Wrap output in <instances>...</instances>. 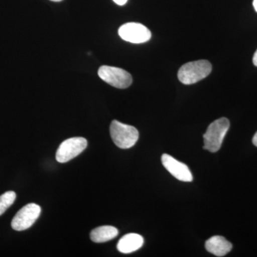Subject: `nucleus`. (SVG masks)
<instances>
[{
  "label": "nucleus",
  "mask_w": 257,
  "mask_h": 257,
  "mask_svg": "<svg viewBox=\"0 0 257 257\" xmlns=\"http://www.w3.org/2000/svg\"><path fill=\"white\" fill-rule=\"evenodd\" d=\"M98 75L103 81L118 89H126L133 84V77L126 70L111 66H101Z\"/></svg>",
  "instance_id": "obj_4"
},
{
  "label": "nucleus",
  "mask_w": 257,
  "mask_h": 257,
  "mask_svg": "<svg viewBox=\"0 0 257 257\" xmlns=\"http://www.w3.org/2000/svg\"><path fill=\"white\" fill-rule=\"evenodd\" d=\"M253 8H254V9H255V10H256V12L257 13V0H253Z\"/></svg>",
  "instance_id": "obj_16"
},
{
  "label": "nucleus",
  "mask_w": 257,
  "mask_h": 257,
  "mask_svg": "<svg viewBox=\"0 0 257 257\" xmlns=\"http://www.w3.org/2000/svg\"><path fill=\"white\" fill-rule=\"evenodd\" d=\"M51 1H53V2H61V1H62V0H51Z\"/></svg>",
  "instance_id": "obj_17"
},
{
  "label": "nucleus",
  "mask_w": 257,
  "mask_h": 257,
  "mask_svg": "<svg viewBox=\"0 0 257 257\" xmlns=\"http://www.w3.org/2000/svg\"><path fill=\"white\" fill-rule=\"evenodd\" d=\"M118 33L123 40L134 44L145 43L152 37L151 32L147 27L136 23H128L121 25Z\"/></svg>",
  "instance_id": "obj_7"
},
{
  "label": "nucleus",
  "mask_w": 257,
  "mask_h": 257,
  "mask_svg": "<svg viewBox=\"0 0 257 257\" xmlns=\"http://www.w3.org/2000/svg\"><path fill=\"white\" fill-rule=\"evenodd\" d=\"M206 249L216 256H224L231 251L232 244L224 236H214L205 243Z\"/></svg>",
  "instance_id": "obj_9"
},
{
  "label": "nucleus",
  "mask_w": 257,
  "mask_h": 257,
  "mask_svg": "<svg viewBox=\"0 0 257 257\" xmlns=\"http://www.w3.org/2000/svg\"><path fill=\"white\" fill-rule=\"evenodd\" d=\"M252 143L253 145H254V146L257 147V132L256 134H255L254 136H253L252 139Z\"/></svg>",
  "instance_id": "obj_15"
},
{
  "label": "nucleus",
  "mask_w": 257,
  "mask_h": 257,
  "mask_svg": "<svg viewBox=\"0 0 257 257\" xmlns=\"http://www.w3.org/2000/svg\"><path fill=\"white\" fill-rule=\"evenodd\" d=\"M229 126V119L226 117H221L211 123L204 135V149L211 152L219 151Z\"/></svg>",
  "instance_id": "obj_2"
},
{
  "label": "nucleus",
  "mask_w": 257,
  "mask_h": 257,
  "mask_svg": "<svg viewBox=\"0 0 257 257\" xmlns=\"http://www.w3.org/2000/svg\"><path fill=\"white\" fill-rule=\"evenodd\" d=\"M116 5H120V6H123L127 3L128 0H113Z\"/></svg>",
  "instance_id": "obj_13"
},
{
  "label": "nucleus",
  "mask_w": 257,
  "mask_h": 257,
  "mask_svg": "<svg viewBox=\"0 0 257 257\" xmlns=\"http://www.w3.org/2000/svg\"><path fill=\"white\" fill-rule=\"evenodd\" d=\"M109 131L113 143L120 149L131 148L138 141V130L131 125L113 120Z\"/></svg>",
  "instance_id": "obj_3"
},
{
  "label": "nucleus",
  "mask_w": 257,
  "mask_h": 257,
  "mask_svg": "<svg viewBox=\"0 0 257 257\" xmlns=\"http://www.w3.org/2000/svg\"><path fill=\"white\" fill-rule=\"evenodd\" d=\"M41 207L35 203H30L22 208L12 221V227L16 231H24L31 227L38 219Z\"/></svg>",
  "instance_id": "obj_6"
},
{
  "label": "nucleus",
  "mask_w": 257,
  "mask_h": 257,
  "mask_svg": "<svg viewBox=\"0 0 257 257\" xmlns=\"http://www.w3.org/2000/svg\"><path fill=\"white\" fill-rule=\"evenodd\" d=\"M162 162L166 170L178 180L186 182L193 180L192 172L185 164L179 162L167 154L162 155Z\"/></svg>",
  "instance_id": "obj_8"
},
{
  "label": "nucleus",
  "mask_w": 257,
  "mask_h": 257,
  "mask_svg": "<svg viewBox=\"0 0 257 257\" xmlns=\"http://www.w3.org/2000/svg\"><path fill=\"white\" fill-rule=\"evenodd\" d=\"M16 197V193L13 191H8L0 196V216L3 215L7 209L13 205Z\"/></svg>",
  "instance_id": "obj_12"
},
{
  "label": "nucleus",
  "mask_w": 257,
  "mask_h": 257,
  "mask_svg": "<svg viewBox=\"0 0 257 257\" xmlns=\"http://www.w3.org/2000/svg\"><path fill=\"white\" fill-rule=\"evenodd\" d=\"M212 66L209 61L201 60L184 64L179 69L178 78L184 84H195L211 73Z\"/></svg>",
  "instance_id": "obj_1"
},
{
  "label": "nucleus",
  "mask_w": 257,
  "mask_h": 257,
  "mask_svg": "<svg viewBox=\"0 0 257 257\" xmlns=\"http://www.w3.org/2000/svg\"><path fill=\"white\" fill-rule=\"evenodd\" d=\"M118 234V229L114 226H101L91 231L90 239L95 243H104L114 239Z\"/></svg>",
  "instance_id": "obj_11"
},
{
  "label": "nucleus",
  "mask_w": 257,
  "mask_h": 257,
  "mask_svg": "<svg viewBox=\"0 0 257 257\" xmlns=\"http://www.w3.org/2000/svg\"><path fill=\"white\" fill-rule=\"evenodd\" d=\"M253 63L255 66H256V67H257V50L256 52H255L254 55H253Z\"/></svg>",
  "instance_id": "obj_14"
},
{
  "label": "nucleus",
  "mask_w": 257,
  "mask_h": 257,
  "mask_svg": "<svg viewBox=\"0 0 257 257\" xmlns=\"http://www.w3.org/2000/svg\"><path fill=\"white\" fill-rule=\"evenodd\" d=\"M87 147V141L83 138H73L64 140L56 152V160L66 163L78 156Z\"/></svg>",
  "instance_id": "obj_5"
},
{
  "label": "nucleus",
  "mask_w": 257,
  "mask_h": 257,
  "mask_svg": "<svg viewBox=\"0 0 257 257\" xmlns=\"http://www.w3.org/2000/svg\"><path fill=\"white\" fill-rule=\"evenodd\" d=\"M144 244L141 235L131 233L124 235L117 243L118 251L122 253H130L140 249Z\"/></svg>",
  "instance_id": "obj_10"
}]
</instances>
